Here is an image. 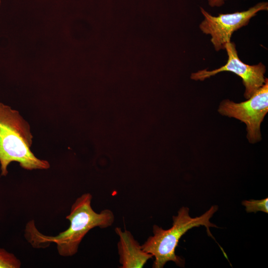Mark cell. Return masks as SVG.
Masks as SVG:
<instances>
[{
	"label": "cell",
	"mask_w": 268,
	"mask_h": 268,
	"mask_svg": "<svg viewBox=\"0 0 268 268\" xmlns=\"http://www.w3.org/2000/svg\"><path fill=\"white\" fill-rule=\"evenodd\" d=\"M92 199L90 193L84 194L76 199L66 217L70 222L69 227L58 235L41 233L36 227L34 220H32L26 225L25 239L35 248H45L55 243L60 256L75 255L83 238L91 229L96 227L106 228L114 222L115 216L111 210L106 209L97 213L92 209Z\"/></svg>",
	"instance_id": "6da1fadb"
},
{
	"label": "cell",
	"mask_w": 268,
	"mask_h": 268,
	"mask_svg": "<svg viewBox=\"0 0 268 268\" xmlns=\"http://www.w3.org/2000/svg\"><path fill=\"white\" fill-rule=\"evenodd\" d=\"M33 136L28 123L17 111L0 103V164L1 176H6L12 162L25 170L47 169L48 161L37 158L30 147Z\"/></svg>",
	"instance_id": "7a4b0ae2"
},
{
	"label": "cell",
	"mask_w": 268,
	"mask_h": 268,
	"mask_svg": "<svg viewBox=\"0 0 268 268\" xmlns=\"http://www.w3.org/2000/svg\"><path fill=\"white\" fill-rule=\"evenodd\" d=\"M217 209V205H213L200 216L192 217L189 215V208L182 206L178 210L177 215L173 216V224L170 228L165 230L154 225L153 235L149 236L141 245L144 251L154 257L152 268H162L169 261L184 267V260L175 253L180 238L189 230L200 226L205 227L208 235L213 238L209 228L217 227L211 223L209 219Z\"/></svg>",
	"instance_id": "3957f363"
},
{
	"label": "cell",
	"mask_w": 268,
	"mask_h": 268,
	"mask_svg": "<svg viewBox=\"0 0 268 268\" xmlns=\"http://www.w3.org/2000/svg\"><path fill=\"white\" fill-rule=\"evenodd\" d=\"M200 8L204 19L199 27L204 34L210 35L211 42L215 50L218 51L225 49L235 31L246 26L259 11L268 10V3L260 2L246 10L220 13L216 16L211 15L201 7Z\"/></svg>",
	"instance_id": "277c9868"
},
{
	"label": "cell",
	"mask_w": 268,
	"mask_h": 268,
	"mask_svg": "<svg viewBox=\"0 0 268 268\" xmlns=\"http://www.w3.org/2000/svg\"><path fill=\"white\" fill-rule=\"evenodd\" d=\"M218 112L233 117L246 125L247 137L251 143L261 139V124L268 111V79L246 101L235 103L225 100L220 104Z\"/></svg>",
	"instance_id": "5b68a950"
},
{
	"label": "cell",
	"mask_w": 268,
	"mask_h": 268,
	"mask_svg": "<svg viewBox=\"0 0 268 268\" xmlns=\"http://www.w3.org/2000/svg\"><path fill=\"white\" fill-rule=\"evenodd\" d=\"M225 50L228 56L225 65L212 70H198L191 74V78L202 81L220 72H232L241 78L245 87L244 96L248 99L265 84L267 79L265 77L266 66L262 63L256 65H249L243 63L239 58L233 42L230 41L227 43Z\"/></svg>",
	"instance_id": "8992f818"
},
{
	"label": "cell",
	"mask_w": 268,
	"mask_h": 268,
	"mask_svg": "<svg viewBox=\"0 0 268 268\" xmlns=\"http://www.w3.org/2000/svg\"><path fill=\"white\" fill-rule=\"evenodd\" d=\"M115 232L119 237L117 244L119 262L121 268H142L153 256L144 251L141 246L127 230L116 227Z\"/></svg>",
	"instance_id": "52a82bcc"
},
{
	"label": "cell",
	"mask_w": 268,
	"mask_h": 268,
	"mask_svg": "<svg viewBox=\"0 0 268 268\" xmlns=\"http://www.w3.org/2000/svg\"><path fill=\"white\" fill-rule=\"evenodd\" d=\"M20 261L13 254L0 248V268H19Z\"/></svg>",
	"instance_id": "ba28073f"
},
{
	"label": "cell",
	"mask_w": 268,
	"mask_h": 268,
	"mask_svg": "<svg viewBox=\"0 0 268 268\" xmlns=\"http://www.w3.org/2000/svg\"><path fill=\"white\" fill-rule=\"evenodd\" d=\"M242 204L245 206L247 212L256 213L259 211L268 212V198L260 200H245L242 201Z\"/></svg>",
	"instance_id": "9c48e42d"
},
{
	"label": "cell",
	"mask_w": 268,
	"mask_h": 268,
	"mask_svg": "<svg viewBox=\"0 0 268 268\" xmlns=\"http://www.w3.org/2000/svg\"><path fill=\"white\" fill-rule=\"evenodd\" d=\"M227 0H208V2L211 7H219L222 6Z\"/></svg>",
	"instance_id": "30bf717a"
},
{
	"label": "cell",
	"mask_w": 268,
	"mask_h": 268,
	"mask_svg": "<svg viewBox=\"0 0 268 268\" xmlns=\"http://www.w3.org/2000/svg\"></svg>",
	"instance_id": "8fae6325"
}]
</instances>
